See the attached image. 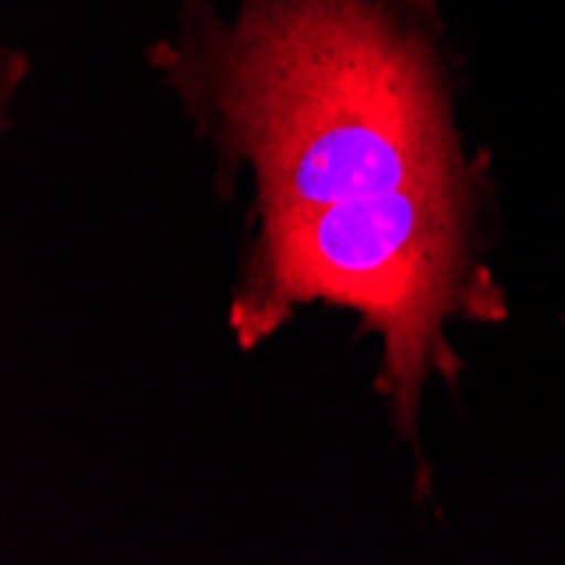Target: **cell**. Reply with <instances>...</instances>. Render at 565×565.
<instances>
[{
	"label": "cell",
	"mask_w": 565,
	"mask_h": 565,
	"mask_svg": "<svg viewBox=\"0 0 565 565\" xmlns=\"http://www.w3.org/2000/svg\"><path fill=\"white\" fill-rule=\"evenodd\" d=\"M149 62L250 180L254 227L488 167L460 142L434 0H190Z\"/></svg>",
	"instance_id": "obj_1"
},
{
	"label": "cell",
	"mask_w": 565,
	"mask_h": 565,
	"mask_svg": "<svg viewBox=\"0 0 565 565\" xmlns=\"http://www.w3.org/2000/svg\"><path fill=\"white\" fill-rule=\"evenodd\" d=\"M488 167L262 224L237 268L231 329L244 349H254L305 305L322 301L363 316L383 342L376 393L417 457V481L427 484L424 396L434 380L457 386L460 376L447 326L508 319L504 288L488 268Z\"/></svg>",
	"instance_id": "obj_2"
},
{
	"label": "cell",
	"mask_w": 565,
	"mask_h": 565,
	"mask_svg": "<svg viewBox=\"0 0 565 565\" xmlns=\"http://www.w3.org/2000/svg\"><path fill=\"white\" fill-rule=\"evenodd\" d=\"M562 329H565V316H562Z\"/></svg>",
	"instance_id": "obj_3"
}]
</instances>
